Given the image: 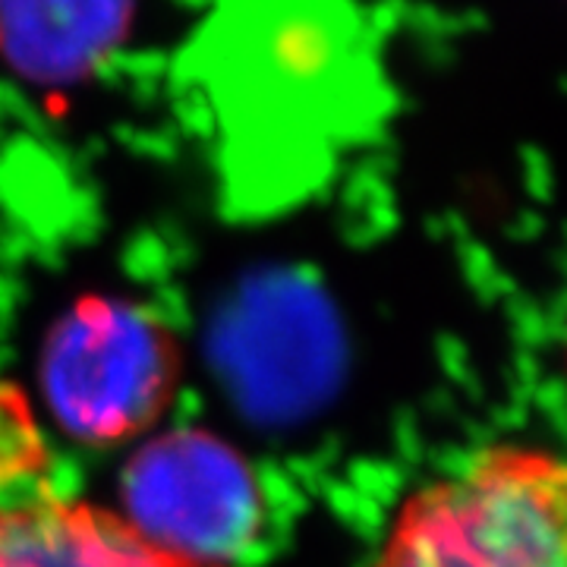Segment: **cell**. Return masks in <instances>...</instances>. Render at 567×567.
<instances>
[{"instance_id": "cell-1", "label": "cell", "mask_w": 567, "mask_h": 567, "mask_svg": "<svg viewBox=\"0 0 567 567\" xmlns=\"http://www.w3.org/2000/svg\"><path fill=\"white\" fill-rule=\"evenodd\" d=\"M565 464L495 445L398 507L369 567H565Z\"/></svg>"}, {"instance_id": "cell-2", "label": "cell", "mask_w": 567, "mask_h": 567, "mask_svg": "<svg viewBox=\"0 0 567 567\" xmlns=\"http://www.w3.org/2000/svg\"><path fill=\"white\" fill-rule=\"evenodd\" d=\"M174 331L145 306L82 297L41 344L44 406L82 445H123L167 413L181 388Z\"/></svg>"}, {"instance_id": "cell-3", "label": "cell", "mask_w": 567, "mask_h": 567, "mask_svg": "<svg viewBox=\"0 0 567 567\" xmlns=\"http://www.w3.org/2000/svg\"><path fill=\"white\" fill-rule=\"evenodd\" d=\"M123 517L152 543L230 567L265 517L262 486L244 454L199 425L152 435L123 470Z\"/></svg>"}, {"instance_id": "cell-4", "label": "cell", "mask_w": 567, "mask_h": 567, "mask_svg": "<svg viewBox=\"0 0 567 567\" xmlns=\"http://www.w3.org/2000/svg\"><path fill=\"white\" fill-rule=\"evenodd\" d=\"M0 567H221L152 543L121 511L51 486H0Z\"/></svg>"}, {"instance_id": "cell-5", "label": "cell", "mask_w": 567, "mask_h": 567, "mask_svg": "<svg viewBox=\"0 0 567 567\" xmlns=\"http://www.w3.org/2000/svg\"><path fill=\"white\" fill-rule=\"evenodd\" d=\"M136 0H0V58L35 85H70L133 29Z\"/></svg>"}]
</instances>
